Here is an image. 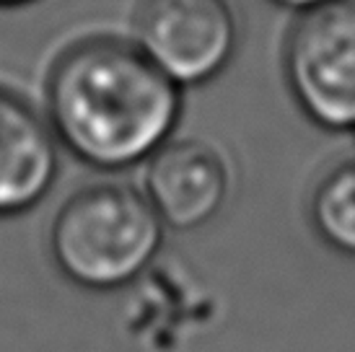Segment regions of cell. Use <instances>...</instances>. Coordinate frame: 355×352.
Returning a JSON list of instances; mask_svg holds the SVG:
<instances>
[{"mask_svg":"<svg viewBox=\"0 0 355 352\" xmlns=\"http://www.w3.org/2000/svg\"><path fill=\"white\" fill-rule=\"evenodd\" d=\"M182 88L135 42L86 39L58 58L47 80V122L62 148L101 171H122L166 146Z\"/></svg>","mask_w":355,"mask_h":352,"instance_id":"1","label":"cell"},{"mask_svg":"<svg viewBox=\"0 0 355 352\" xmlns=\"http://www.w3.org/2000/svg\"><path fill=\"white\" fill-rule=\"evenodd\" d=\"M164 223L146 192L94 184L70 197L52 223L50 249L70 283L107 293L130 285L156 259Z\"/></svg>","mask_w":355,"mask_h":352,"instance_id":"2","label":"cell"},{"mask_svg":"<svg viewBox=\"0 0 355 352\" xmlns=\"http://www.w3.org/2000/svg\"><path fill=\"white\" fill-rule=\"evenodd\" d=\"M283 68L306 119L329 132L355 130V0L298 13Z\"/></svg>","mask_w":355,"mask_h":352,"instance_id":"3","label":"cell"},{"mask_svg":"<svg viewBox=\"0 0 355 352\" xmlns=\"http://www.w3.org/2000/svg\"><path fill=\"white\" fill-rule=\"evenodd\" d=\"M135 44L179 88L202 86L236 55L239 21L228 0H140Z\"/></svg>","mask_w":355,"mask_h":352,"instance_id":"4","label":"cell"},{"mask_svg":"<svg viewBox=\"0 0 355 352\" xmlns=\"http://www.w3.org/2000/svg\"><path fill=\"white\" fill-rule=\"evenodd\" d=\"M146 197L164 228L195 231L226 205L228 168L205 143H166L148 158Z\"/></svg>","mask_w":355,"mask_h":352,"instance_id":"5","label":"cell"},{"mask_svg":"<svg viewBox=\"0 0 355 352\" xmlns=\"http://www.w3.org/2000/svg\"><path fill=\"white\" fill-rule=\"evenodd\" d=\"M58 137L40 112L0 88V218H13L50 195L60 171Z\"/></svg>","mask_w":355,"mask_h":352,"instance_id":"6","label":"cell"},{"mask_svg":"<svg viewBox=\"0 0 355 352\" xmlns=\"http://www.w3.org/2000/svg\"><path fill=\"white\" fill-rule=\"evenodd\" d=\"M309 215L329 249L355 256V158L322 176L311 195Z\"/></svg>","mask_w":355,"mask_h":352,"instance_id":"7","label":"cell"},{"mask_svg":"<svg viewBox=\"0 0 355 352\" xmlns=\"http://www.w3.org/2000/svg\"><path fill=\"white\" fill-rule=\"evenodd\" d=\"M270 3H272V6H277V8L306 13V10L322 8V6H327V3H335V0H270Z\"/></svg>","mask_w":355,"mask_h":352,"instance_id":"8","label":"cell"},{"mask_svg":"<svg viewBox=\"0 0 355 352\" xmlns=\"http://www.w3.org/2000/svg\"><path fill=\"white\" fill-rule=\"evenodd\" d=\"M26 3H34V0H0V8H19Z\"/></svg>","mask_w":355,"mask_h":352,"instance_id":"9","label":"cell"}]
</instances>
